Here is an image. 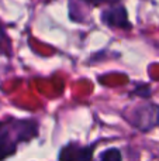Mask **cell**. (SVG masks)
<instances>
[{
    "label": "cell",
    "instance_id": "obj_5",
    "mask_svg": "<svg viewBox=\"0 0 159 161\" xmlns=\"http://www.w3.org/2000/svg\"><path fill=\"white\" fill-rule=\"evenodd\" d=\"M99 161H123V156H121V151L118 148L110 147L100 154Z\"/></svg>",
    "mask_w": 159,
    "mask_h": 161
},
{
    "label": "cell",
    "instance_id": "obj_2",
    "mask_svg": "<svg viewBox=\"0 0 159 161\" xmlns=\"http://www.w3.org/2000/svg\"><path fill=\"white\" fill-rule=\"evenodd\" d=\"M124 117L134 129L146 133L159 126V105L149 99H144V102L127 108Z\"/></svg>",
    "mask_w": 159,
    "mask_h": 161
},
{
    "label": "cell",
    "instance_id": "obj_4",
    "mask_svg": "<svg viewBox=\"0 0 159 161\" xmlns=\"http://www.w3.org/2000/svg\"><path fill=\"white\" fill-rule=\"evenodd\" d=\"M96 144L80 146L79 143H68L59 151V161H92Z\"/></svg>",
    "mask_w": 159,
    "mask_h": 161
},
{
    "label": "cell",
    "instance_id": "obj_7",
    "mask_svg": "<svg viewBox=\"0 0 159 161\" xmlns=\"http://www.w3.org/2000/svg\"><path fill=\"white\" fill-rule=\"evenodd\" d=\"M82 2L87 3V4L93 6V7H97V6H111V4H117V3H121L123 0H82Z\"/></svg>",
    "mask_w": 159,
    "mask_h": 161
},
{
    "label": "cell",
    "instance_id": "obj_3",
    "mask_svg": "<svg viewBox=\"0 0 159 161\" xmlns=\"http://www.w3.org/2000/svg\"><path fill=\"white\" fill-rule=\"evenodd\" d=\"M100 21L109 28H118L123 31H130L132 28L128 19V11L123 3L106 6L100 13Z\"/></svg>",
    "mask_w": 159,
    "mask_h": 161
},
{
    "label": "cell",
    "instance_id": "obj_6",
    "mask_svg": "<svg viewBox=\"0 0 159 161\" xmlns=\"http://www.w3.org/2000/svg\"><path fill=\"white\" fill-rule=\"evenodd\" d=\"M0 54H4V55H10L11 54L10 38L7 37L6 31L2 28V25H0Z\"/></svg>",
    "mask_w": 159,
    "mask_h": 161
},
{
    "label": "cell",
    "instance_id": "obj_1",
    "mask_svg": "<svg viewBox=\"0 0 159 161\" xmlns=\"http://www.w3.org/2000/svg\"><path fill=\"white\" fill-rule=\"evenodd\" d=\"M39 134V123L35 119L7 117L0 120V161L14 156L20 144L30 143Z\"/></svg>",
    "mask_w": 159,
    "mask_h": 161
}]
</instances>
